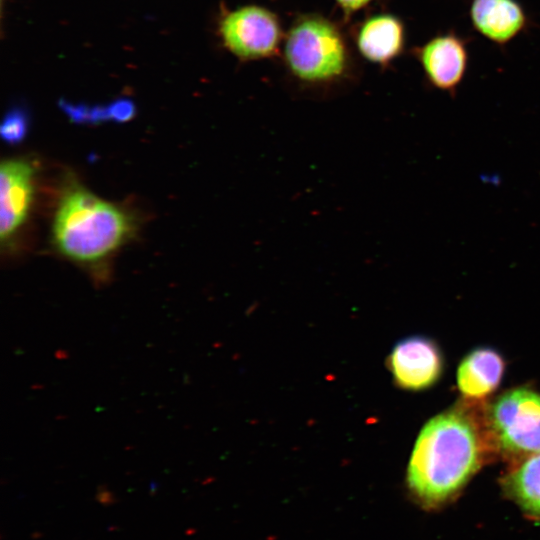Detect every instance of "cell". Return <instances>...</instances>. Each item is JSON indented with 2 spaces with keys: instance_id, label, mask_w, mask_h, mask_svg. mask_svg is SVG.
<instances>
[{
  "instance_id": "1",
  "label": "cell",
  "mask_w": 540,
  "mask_h": 540,
  "mask_svg": "<svg viewBox=\"0 0 540 540\" xmlns=\"http://www.w3.org/2000/svg\"><path fill=\"white\" fill-rule=\"evenodd\" d=\"M485 441L472 417L451 409L431 418L420 431L408 463L410 494L423 507L454 497L480 468Z\"/></svg>"
},
{
  "instance_id": "2",
  "label": "cell",
  "mask_w": 540,
  "mask_h": 540,
  "mask_svg": "<svg viewBox=\"0 0 540 540\" xmlns=\"http://www.w3.org/2000/svg\"><path fill=\"white\" fill-rule=\"evenodd\" d=\"M134 230L132 217L76 182L64 187L53 223L57 249L82 264L100 262L118 249Z\"/></svg>"
},
{
  "instance_id": "3",
  "label": "cell",
  "mask_w": 540,
  "mask_h": 540,
  "mask_svg": "<svg viewBox=\"0 0 540 540\" xmlns=\"http://www.w3.org/2000/svg\"><path fill=\"white\" fill-rule=\"evenodd\" d=\"M285 55L293 73L309 82L337 77L346 60L340 34L333 25L319 18L305 19L292 28Z\"/></svg>"
},
{
  "instance_id": "4",
  "label": "cell",
  "mask_w": 540,
  "mask_h": 540,
  "mask_svg": "<svg viewBox=\"0 0 540 540\" xmlns=\"http://www.w3.org/2000/svg\"><path fill=\"white\" fill-rule=\"evenodd\" d=\"M490 434L504 452L516 456L540 452V394L516 388L497 398L488 413Z\"/></svg>"
},
{
  "instance_id": "5",
  "label": "cell",
  "mask_w": 540,
  "mask_h": 540,
  "mask_svg": "<svg viewBox=\"0 0 540 540\" xmlns=\"http://www.w3.org/2000/svg\"><path fill=\"white\" fill-rule=\"evenodd\" d=\"M225 45L242 58L270 55L277 47L280 29L266 9L250 6L229 14L221 24Z\"/></svg>"
},
{
  "instance_id": "6",
  "label": "cell",
  "mask_w": 540,
  "mask_h": 540,
  "mask_svg": "<svg viewBox=\"0 0 540 540\" xmlns=\"http://www.w3.org/2000/svg\"><path fill=\"white\" fill-rule=\"evenodd\" d=\"M395 383L403 389L418 391L434 384L442 371V357L435 343L420 336L398 342L388 359Z\"/></svg>"
},
{
  "instance_id": "7",
  "label": "cell",
  "mask_w": 540,
  "mask_h": 540,
  "mask_svg": "<svg viewBox=\"0 0 540 540\" xmlns=\"http://www.w3.org/2000/svg\"><path fill=\"white\" fill-rule=\"evenodd\" d=\"M418 57L430 84L454 94L468 65L464 38L454 31L439 33L419 49Z\"/></svg>"
},
{
  "instance_id": "8",
  "label": "cell",
  "mask_w": 540,
  "mask_h": 540,
  "mask_svg": "<svg viewBox=\"0 0 540 540\" xmlns=\"http://www.w3.org/2000/svg\"><path fill=\"white\" fill-rule=\"evenodd\" d=\"M33 166L25 160L3 161L0 169V235L9 241L24 223L32 202Z\"/></svg>"
},
{
  "instance_id": "9",
  "label": "cell",
  "mask_w": 540,
  "mask_h": 540,
  "mask_svg": "<svg viewBox=\"0 0 540 540\" xmlns=\"http://www.w3.org/2000/svg\"><path fill=\"white\" fill-rule=\"evenodd\" d=\"M474 28L488 40L504 45L527 25V15L517 0H474L470 7Z\"/></svg>"
},
{
  "instance_id": "10",
  "label": "cell",
  "mask_w": 540,
  "mask_h": 540,
  "mask_svg": "<svg viewBox=\"0 0 540 540\" xmlns=\"http://www.w3.org/2000/svg\"><path fill=\"white\" fill-rule=\"evenodd\" d=\"M504 367L502 357L495 350H473L462 360L457 370L460 392L471 399L486 397L499 386Z\"/></svg>"
},
{
  "instance_id": "11",
  "label": "cell",
  "mask_w": 540,
  "mask_h": 540,
  "mask_svg": "<svg viewBox=\"0 0 540 540\" xmlns=\"http://www.w3.org/2000/svg\"><path fill=\"white\" fill-rule=\"evenodd\" d=\"M404 44V28L392 15L374 16L360 29L358 46L361 53L376 62H387L396 57Z\"/></svg>"
},
{
  "instance_id": "12",
  "label": "cell",
  "mask_w": 540,
  "mask_h": 540,
  "mask_svg": "<svg viewBox=\"0 0 540 540\" xmlns=\"http://www.w3.org/2000/svg\"><path fill=\"white\" fill-rule=\"evenodd\" d=\"M505 493L528 515L540 518V452L530 455L503 480Z\"/></svg>"
},
{
  "instance_id": "13",
  "label": "cell",
  "mask_w": 540,
  "mask_h": 540,
  "mask_svg": "<svg viewBox=\"0 0 540 540\" xmlns=\"http://www.w3.org/2000/svg\"><path fill=\"white\" fill-rule=\"evenodd\" d=\"M28 130L29 116L22 107L15 106L7 111L0 126L4 142L10 145L20 144L26 138Z\"/></svg>"
},
{
  "instance_id": "14",
  "label": "cell",
  "mask_w": 540,
  "mask_h": 540,
  "mask_svg": "<svg viewBox=\"0 0 540 540\" xmlns=\"http://www.w3.org/2000/svg\"><path fill=\"white\" fill-rule=\"evenodd\" d=\"M61 106L73 122L80 124H98L105 121H111L108 105L88 106L85 104H71L64 101Z\"/></svg>"
},
{
  "instance_id": "15",
  "label": "cell",
  "mask_w": 540,
  "mask_h": 540,
  "mask_svg": "<svg viewBox=\"0 0 540 540\" xmlns=\"http://www.w3.org/2000/svg\"><path fill=\"white\" fill-rule=\"evenodd\" d=\"M108 105L111 121L118 123L129 121L136 112L135 104L127 98H119Z\"/></svg>"
},
{
  "instance_id": "16",
  "label": "cell",
  "mask_w": 540,
  "mask_h": 540,
  "mask_svg": "<svg viewBox=\"0 0 540 540\" xmlns=\"http://www.w3.org/2000/svg\"><path fill=\"white\" fill-rule=\"evenodd\" d=\"M347 11H355L365 6L370 0H337Z\"/></svg>"
},
{
  "instance_id": "17",
  "label": "cell",
  "mask_w": 540,
  "mask_h": 540,
  "mask_svg": "<svg viewBox=\"0 0 540 540\" xmlns=\"http://www.w3.org/2000/svg\"><path fill=\"white\" fill-rule=\"evenodd\" d=\"M38 535H42L41 533H33L32 534V538H39L41 536H38Z\"/></svg>"
},
{
  "instance_id": "18",
  "label": "cell",
  "mask_w": 540,
  "mask_h": 540,
  "mask_svg": "<svg viewBox=\"0 0 540 540\" xmlns=\"http://www.w3.org/2000/svg\"><path fill=\"white\" fill-rule=\"evenodd\" d=\"M118 529H119V527H115V526H112V527L108 528V530H110V531H114V530H118Z\"/></svg>"
}]
</instances>
